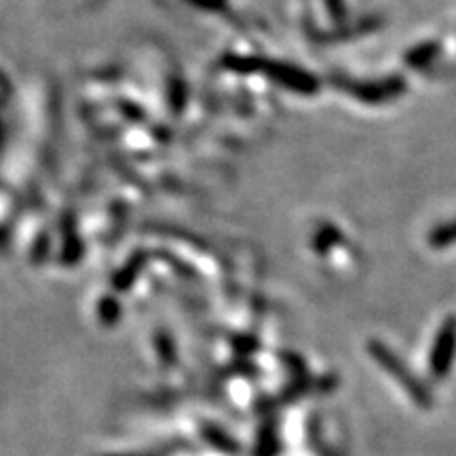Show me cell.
I'll list each match as a JSON object with an SVG mask.
<instances>
[{
    "label": "cell",
    "instance_id": "cell-1",
    "mask_svg": "<svg viewBox=\"0 0 456 456\" xmlns=\"http://www.w3.org/2000/svg\"><path fill=\"white\" fill-rule=\"evenodd\" d=\"M374 355H376V359H379L380 363H383V366H385L387 370H389V372H391L393 376H395V379L399 380V383H402L403 387H406L408 393H410V395L414 397V402H416V403H423L425 408L429 406V403H431V397L427 395L425 389H420L419 383H416V380L412 379V376L408 374V370H406V372H403L402 366H399L397 359L393 357V353L385 351V349H380L379 345H374Z\"/></svg>",
    "mask_w": 456,
    "mask_h": 456
},
{
    "label": "cell",
    "instance_id": "cell-2",
    "mask_svg": "<svg viewBox=\"0 0 456 456\" xmlns=\"http://www.w3.org/2000/svg\"><path fill=\"white\" fill-rule=\"evenodd\" d=\"M454 342H456V332L452 323H450V326H446V330L440 334V338H437V345L431 355V370L437 379H444V376L448 374L450 363H452Z\"/></svg>",
    "mask_w": 456,
    "mask_h": 456
}]
</instances>
